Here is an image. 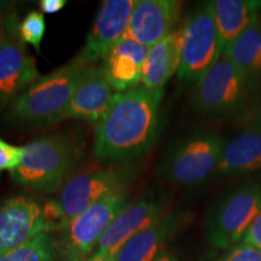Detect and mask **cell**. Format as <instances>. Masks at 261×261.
Masks as SVG:
<instances>
[{
  "label": "cell",
  "instance_id": "28",
  "mask_svg": "<svg viewBox=\"0 0 261 261\" xmlns=\"http://www.w3.org/2000/svg\"><path fill=\"white\" fill-rule=\"evenodd\" d=\"M65 4H67L65 0H41L39 3V6H40L42 14L52 15L61 11L65 6Z\"/></svg>",
  "mask_w": 261,
  "mask_h": 261
},
{
  "label": "cell",
  "instance_id": "29",
  "mask_svg": "<svg viewBox=\"0 0 261 261\" xmlns=\"http://www.w3.org/2000/svg\"><path fill=\"white\" fill-rule=\"evenodd\" d=\"M11 9L12 5L9 4V3H0V18L14 15V12H11Z\"/></svg>",
  "mask_w": 261,
  "mask_h": 261
},
{
  "label": "cell",
  "instance_id": "22",
  "mask_svg": "<svg viewBox=\"0 0 261 261\" xmlns=\"http://www.w3.org/2000/svg\"><path fill=\"white\" fill-rule=\"evenodd\" d=\"M57 255V241L50 232L33 238L23 246L0 254V261H54Z\"/></svg>",
  "mask_w": 261,
  "mask_h": 261
},
{
  "label": "cell",
  "instance_id": "14",
  "mask_svg": "<svg viewBox=\"0 0 261 261\" xmlns=\"http://www.w3.org/2000/svg\"><path fill=\"white\" fill-rule=\"evenodd\" d=\"M39 77L35 58L18 34L9 35L0 44V108L14 103Z\"/></svg>",
  "mask_w": 261,
  "mask_h": 261
},
{
  "label": "cell",
  "instance_id": "10",
  "mask_svg": "<svg viewBox=\"0 0 261 261\" xmlns=\"http://www.w3.org/2000/svg\"><path fill=\"white\" fill-rule=\"evenodd\" d=\"M50 231L45 208L33 197L17 195L0 204V254Z\"/></svg>",
  "mask_w": 261,
  "mask_h": 261
},
{
  "label": "cell",
  "instance_id": "30",
  "mask_svg": "<svg viewBox=\"0 0 261 261\" xmlns=\"http://www.w3.org/2000/svg\"><path fill=\"white\" fill-rule=\"evenodd\" d=\"M155 261H179V260H178V257L173 255L169 250L165 249L161 254H160V256Z\"/></svg>",
  "mask_w": 261,
  "mask_h": 261
},
{
  "label": "cell",
  "instance_id": "9",
  "mask_svg": "<svg viewBox=\"0 0 261 261\" xmlns=\"http://www.w3.org/2000/svg\"><path fill=\"white\" fill-rule=\"evenodd\" d=\"M249 93L243 75L221 55L219 61L196 84L192 104L205 115L231 117L243 113Z\"/></svg>",
  "mask_w": 261,
  "mask_h": 261
},
{
  "label": "cell",
  "instance_id": "32",
  "mask_svg": "<svg viewBox=\"0 0 261 261\" xmlns=\"http://www.w3.org/2000/svg\"><path fill=\"white\" fill-rule=\"evenodd\" d=\"M87 261H114V256H91Z\"/></svg>",
  "mask_w": 261,
  "mask_h": 261
},
{
  "label": "cell",
  "instance_id": "11",
  "mask_svg": "<svg viewBox=\"0 0 261 261\" xmlns=\"http://www.w3.org/2000/svg\"><path fill=\"white\" fill-rule=\"evenodd\" d=\"M163 200L143 196L128 202L100 237L92 256H114L126 242L165 217Z\"/></svg>",
  "mask_w": 261,
  "mask_h": 261
},
{
  "label": "cell",
  "instance_id": "21",
  "mask_svg": "<svg viewBox=\"0 0 261 261\" xmlns=\"http://www.w3.org/2000/svg\"><path fill=\"white\" fill-rule=\"evenodd\" d=\"M212 6L224 51L225 46L240 37L260 15L261 0H215Z\"/></svg>",
  "mask_w": 261,
  "mask_h": 261
},
{
  "label": "cell",
  "instance_id": "12",
  "mask_svg": "<svg viewBox=\"0 0 261 261\" xmlns=\"http://www.w3.org/2000/svg\"><path fill=\"white\" fill-rule=\"evenodd\" d=\"M136 3L137 0H104L100 4L86 46L79 55L85 63L93 64L102 60L125 37Z\"/></svg>",
  "mask_w": 261,
  "mask_h": 261
},
{
  "label": "cell",
  "instance_id": "7",
  "mask_svg": "<svg viewBox=\"0 0 261 261\" xmlns=\"http://www.w3.org/2000/svg\"><path fill=\"white\" fill-rule=\"evenodd\" d=\"M223 55L212 2L197 6L182 23L181 63L178 79L197 84Z\"/></svg>",
  "mask_w": 261,
  "mask_h": 261
},
{
  "label": "cell",
  "instance_id": "8",
  "mask_svg": "<svg viewBox=\"0 0 261 261\" xmlns=\"http://www.w3.org/2000/svg\"><path fill=\"white\" fill-rule=\"evenodd\" d=\"M128 203L127 192L97 202L75 217L61 230L57 255L62 261H87L92 256L100 237Z\"/></svg>",
  "mask_w": 261,
  "mask_h": 261
},
{
  "label": "cell",
  "instance_id": "6",
  "mask_svg": "<svg viewBox=\"0 0 261 261\" xmlns=\"http://www.w3.org/2000/svg\"><path fill=\"white\" fill-rule=\"evenodd\" d=\"M261 212V179L244 182L217 200L204 218L208 243L230 249L244 237Z\"/></svg>",
  "mask_w": 261,
  "mask_h": 261
},
{
  "label": "cell",
  "instance_id": "27",
  "mask_svg": "<svg viewBox=\"0 0 261 261\" xmlns=\"http://www.w3.org/2000/svg\"><path fill=\"white\" fill-rule=\"evenodd\" d=\"M18 24L16 15H11L9 17L0 18V44L5 40L9 35L18 34Z\"/></svg>",
  "mask_w": 261,
  "mask_h": 261
},
{
  "label": "cell",
  "instance_id": "19",
  "mask_svg": "<svg viewBox=\"0 0 261 261\" xmlns=\"http://www.w3.org/2000/svg\"><path fill=\"white\" fill-rule=\"evenodd\" d=\"M261 168V128L250 125L228 142H225L217 173L234 175Z\"/></svg>",
  "mask_w": 261,
  "mask_h": 261
},
{
  "label": "cell",
  "instance_id": "25",
  "mask_svg": "<svg viewBox=\"0 0 261 261\" xmlns=\"http://www.w3.org/2000/svg\"><path fill=\"white\" fill-rule=\"evenodd\" d=\"M217 261H261V249L253 244L241 242L231 247Z\"/></svg>",
  "mask_w": 261,
  "mask_h": 261
},
{
  "label": "cell",
  "instance_id": "13",
  "mask_svg": "<svg viewBox=\"0 0 261 261\" xmlns=\"http://www.w3.org/2000/svg\"><path fill=\"white\" fill-rule=\"evenodd\" d=\"M181 3L175 0H137L127 28V37L152 47L179 25Z\"/></svg>",
  "mask_w": 261,
  "mask_h": 261
},
{
  "label": "cell",
  "instance_id": "4",
  "mask_svg": "<svg viewBox=\"0 0 261 261\" xmlns=\"http://www.w3.org/2000/svg\"><path fill=\"white\" fill-rule=\"evenodd\" d=\"M77 159V148L70 138L42 136L23 146V159L11 177L19 185L54 194L69 180Z\"/></svg>",
  "mask_w": 261,
  "mask_h": 261
},
{
  "label": "cell",
  "instance_id": "1",
  "mask_svg": "<svg viewBox=\"0 0 261 261\" xmlns=\"http://www.w3.org/2000/svg\"><path fill=\"white\" fill-rule=\"evenodd\" d=\"M163 89L137 86L115 93L106 114L96 122L94 154L108 161H127L143 155L159 136Z\"/></svg>",
  "mask_w": 261,
  "mask_h": 261
},
{
  "label": "cell",
  "instance_id": "5",
  "mask_svg": "<svg viewBox=\"0 0 261 261\" xmlns=\"http://www.w3.org/2000/svg\"><path fill=\"white\" fill-rule=\"evenodd\" d=\"M225 142L219 133H189L166 149L158 174L173 184H201L217 172Z\"/></svg>",
  "mask_w": 261,
  "mask_h": 261
},
{
  "label": "cell",
  "instance_id": "18",
  "mask_svg": "<svg viewBox=\"0 0 261 261\" xmlns=\"http://www.w3.org/2000/svg\"><path fill=\"white\" fill-rule=\"evenodd\" d=\"M181 217L167 213L158 223L142 231L120 248L114 261H155L179 228Z\"/></svg>",
  "mask_w": 261,
  "mask_h": 261
},
{
  "label": "cell",
  "instance_id": "17",
  "mask_svg": "<svg viewBox=\"0 0 261 261\" xmlns=\"http://www.w3.org/2000/svg\"><path fill=\"white\" fill-rule=\"evenodd\" d=\"M181 47L182 24L148 50L143 67V86L150 90L163 89L173 75L178 74L181 63Z\"/></svg>",
  "mask_w": 261,
  "mask_h": 261
},
{
  "label": "cell",
  "instance_id": "23",
  "mask_svg": "<svg viewBox=\"0 0 261 261\" xmlns=\"http://www.w3.org/2000/svg\"><path fill=\"white\" fill-rule=\"evenodd\" d=\"M45 31L46 23L42 12L31 11L18 24V38L23 44H29L39 50Z\"/></svg>",
  "mask_w": 261,
  "mask_h": 261
},
{
  "label": "cell",
  "instance_id": "26",
  "mask_svg": "<svg viewBox=\"0 0 261 261\" xmlns=\"http://www.w3.org/2000/svg\"><path fill=\"white\" fill-rule=\"evenodd\" d=\"M243 242L253 244V246L261 249V212L248 228L243 237Z\"/></svg>",
  "mask_w": 261,
  "mask_h": 261
},
{
  "label": "cell",
  "instance_id": "31",
  "mask_svg": "<svg viewBox=\"0 0 261 261\" xmlns=\"http://www.w3.org/2000/svg\"><path fill=\"white\" fill-rule=\"evenodd\" d=\"M253 125H255L256 127H259V128H261V102L259 104V108H257V110H256L255 117H254Z\"/></svg>",
  "mask_w": 261,
  "mask_h": 261
},
{
  "label": "cell",
  "instance_id": "2",
  "mask_svg": "<svg viewBox=\"0 0 261 261\" xmlns=\"http://www.w3.org/2000/svg\"><path fill=\"white\" fill-rule=\"evenodd\" d=\"M87 63L80 56L40 76L11 104L9 119L23 126H47L65 117L71 97Z\"/></svg>",
  "mask_w": 261,
  "mask_h": 261
},
{
  "label": "cell",
  "instance_id": "20",
  "mask_svg": "<svg viewBox=\"0 0 261 261\" xmlns=\"http://www.w3.org/2000/svg\"><path fill=\"white\" fill-rule=\"evenodd\" d=\"M231 63L243 75L250 91L261 87V16L246 31L226 45L223 51Z\"/></svg>",
  "mask_w": 261,
  "mask_h": 261
},
{
  "label": "cell",
  "instance_id": "24",
  "mask_svg": "<svg viewBox=\"0 0 261 261\" xmlns=\"http://www.w3.org/2000/svg\"><path fill=\"white\" fill-rule=\"evenodd\" d=\"M23 159V146H15L6 143L0 137V172L15 171Z\"/></svg>",
  "mask_w": 261,
  "mask_h": 261
},
{
  "label": "cell",
  "instance_id": "15",
  "mask_svg": "<svg viewBox=\"0 0 261 261\" xmlns=\"http://www.w3.org/2000/svg\"><path fill=\"white\" fill-rule=\"evenodd\" d=\"M114 92L102 65L87 64L71 97L65 117L98 122L112 104L115 96Z\"/></svg>",
  "mask_w": 261,
  "mask_h": 261
},
{
  "label": "cell",
  "instance_id": "16",
  "mask_svg": "<svg viewBox=\"0 0 261 261\" xmlns=\"http://www.w3.org/2000/svg\"><path fill=\"white\" fill-rule=\"evenodd\" d=\"M148 47L125 35L103 58V70L116 93L137 87L142 81Z\"/></svg>",
  "mask_w": 261,
  "mask_h": 261
},
{
  "label": "cell",
  "instance_id": "3",
  "mask_svg": "<svg viewBox=\"0 0 261 261\" xmlns=\"http://www.w3.org/2000/svg\"><path fill=\"white\" fill-rule=\"evenodd\" d=\"M133 178L135 168L126 166L92 169L70 177L56 200L48 202L45 207L50 228L61 231L92 204L109 196L125 192Z\"/></svg>",
  "mask_w": 261,
  "mask_h": 261
}]
</instances>
